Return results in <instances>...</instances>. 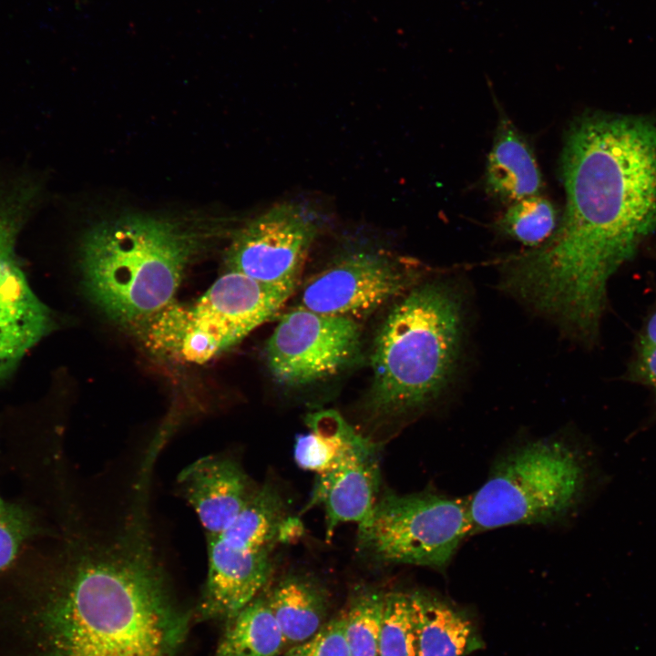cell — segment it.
<instances>
[{
    "mask_svg": "<svg viewBox=\"0 0 656 656\" xmlns=\"http://www.w3.org/2000/svg\"><path fill=\"white\" fill-rule=\"evenodd\" d=\"M305 423L309 432L295 437L293 458L300 468L315 475L328 471L366 438L334 410L308 414Z\"/></svg>",
    "mask_w": 656,
    "mask_h": 656,
    "instance_id": "18",
    "label": "cell"
},
{
    "mask_svg": "<svg viewBox=\"0 0 656 656\" xmlns=\"http://www.w3.org/2000/svg\"><path fill=\"white\" fill-rule=\"evenodd\" d=\"M200 241L196 232L164 219L136 215L102 222L81 244L86 291L116 322L147 325L173 303Z\"/></svg>",
    "mask_w": 656,
    "mask_h": 656,
    "instance_id": "4",
    "label": "cell"
},
{
    "mask_svg": "<svg viewBox=\"0 0 656 656\" xmlns=\"http://www.w3.org/2000/svg\"><path fill=\"white\" fill-rule=\"evenodd\" d=\"M43 196L35 175L20 174L0 184V343L30 350L54 328L50 309L34 293L15 245Z\"/></svg>",
    "mask_w": 656,
    "mask_h": 656,
    "instance_id": "10",
    "label": "cell"
},
{
    "mask_svg": "<svg viewBox=\"0 0 656 656\" xmlns=\"http://www.w3.org/2000/svg\"><path fill=\"white\" fill-rule=\"evenodd\" d=\"M378 449L379 445L367 437L328 471L315 475L301 514L323 506L327 541L339 525L350 522L358 526L371 515L381 484Z\"/></svg>",
    "mask_w": 656,
    "mask_h": 656,
    "instance_id": "13",
    "label": "cell"
},
{
    "mask_svg": "<svg viewBox=\"0 0 656 656\" xmlns=\"http://www.w3.org/2000/svg\"><path fill=\"white\" fill-rule=\"evenodd\" d=\"M419 656H465L483 643L467 615L443 599L414 591Z\"/></svg>",
    "mask_w": 656,
    "mask_h": 656,
    "instance_id": "17",
    "label": "cell"
},
{
    "mask_svg": "<svg viewBox=\"0 0 656 656\" xmlns=\"http://www.w3.org/2000/svg\"><path fill=\"white\" fill-rule=\"evenodd\" d=\"M466 334L465 293L452 280H424L403 295L373 345L364 404L371 425L408 420L443 398L458 374Z\"/></svg>",
    "mask_w": 656,
    "mask_h": 656,
    "instance_id": "3",
    "label": "cell"
},
{
    "mask_svg": "<svg viewBox=\"0 0 656 656\" xmlns=\"http://www.w3.org/2000/svg\"><path fill=\"white\" fill-rule=\"evenodd\" d=\"M28 351V349L19 345L0 343V383L15 371Z\"/></svg>",
    "mask_w": 656,
    "mask_h": 656,
    "instance_id": "26",
    "label": "cell"
},
{
    "mask_svg": "<svg viewBox=\"0 0 656 656\" xmlns=\"http://www.w3.org/2000/svg\"><path fill=\"white\" fill-rule=\"evenodd\" d=\"M559 222L555 206L540 194L509 204L497 227L502 234L534 249L550 239Z\"/></svg>",
    "mask_w": 656,
    "mask_h": 656,
    "instance_id": "20",
    "label": "cell"
},
{
    "mask_svg": "<svg viewBox=\"0 0 656 656\" xmlns=\"http://www.w3.org/2000/svg\"><path fill=\"white\" fill-rule=\"evenodd\" d=\"M286 641L261 593L229 620L216 656H279Z\"/></svg>",
    "mask_w": 656,
    "mask_h": 656,
    "instance_id": "19",
    "label": "cell"
},
{
    "mask_svg": "<svg viewBox=\"0 0 656 656\" xmlns=\"http://www.w3.org/2000/svg\"><path fill=\"white\" fill-rule=\"evenodd\" d=\"M565 211L544 244L502 263L503 291L569 337L595 343L611 276L656 229V125L576 120L561 154Z\"/></svg>",
    "mask_w": 656,
    "mask_h": 656,
    "instance_id": "1",
    "label": "cell"
},
{
    "mask_svg": "<svg viewBox=\"0 0 656 656\" xmlns=\"http://www.w3.org/2000/svg\"><path fill=\"white\" fill-rule=\"evenodd\" d=\"M40 533L34 512L0 495V571L8 568L30 539Z\"/></svg>",
    "mask_w": 656,
    "mask_h": 656,
    "instance_id": "24",
    "label": "cell"
},
{
    "mask_svg": "<svg viewBox=\"0 0 656 656\" xmlns=\"http://www.w3.org/2000/svg\"><path fill=\"white\" fill-rule=\"evenodd\" d=\"M627 379L641 384L651 393L650 416L639 432L656 425V302L645 316L637 334L634 350L627 369Z\"/></svg>",
    "mask_w": 656,
    "mask_h": 656,
    "instance_id": "23",
    "label": "cell"
},
{
    "mask_svg": "<svg viewBox=\"0 0 656 656\" xmlns=\"http://www.w3.org/2000/svg\"><path fill=\"white\" fill-rule=\"evenodd\" d=\"M149 495L112 514H76L51 559L45 656H175L190 613L178 604L155 545Z\"/></svg>",
    "mask_w": 656,
    "mask_h": 656,
    "instance_id": "2",
    "label": "cell"
},
{
    "mask_svg": "<svg viewBox=\"0 0 656 656\" xmlns=\"http://www.w3.org/2000/svg\"><path fill=\"white\" fill-rule=\"evenodd\" d=\"M417 263L381 251H354L336 259L303 285L300 305L311 311L364 319L424 281Z\"/></svg>",
    "mask_w": 656,
    "mask_h": 656,
    "instance_id": "9",
    "label": "cell"
},
{
    "mask_svg": "<svg viewBox=\"0 0 656 656\" xmlns=\"http://www.w3.org/2000/svg\"><path fill=\"white\" fill-rule=\"evenodd\" d=\"M378 656H419L418 622L413 592L385 591Z\"/></svg>",
    "mask_w": 656,
    "mask_h": 656,
    "instance_id": "21",
    "label": "cell"
},
{
    "mask_svg": "<svg viewBox=\"0 0 656 656\" xmlns=\"http://www.w3.org/2000/svg\"><path fill=\"white\" fill-rule=\"evenodd\" d=\"M385 591H360L343 613L351 656H378V644Z\"/></svg>",
    "mask_w": 656,
    "mask_h": 656,
    "instance_id": "22",
    "label": "cell"
},
{
    "mask_svg": "<svg viewBox=\"0 0 656 656\" xmlns=\"http://www.w3.org/2000/svg\"><path fill=\"white\" fill-rule=\"evenodd\" d=\"M597 451L581 438L550 436L510 446L467 498L472 532L568 523L607 485Z\"/></svg>",
    "mask_w": 656,
    "mask_h": 656,
    "instance_id": "5",
    "label": "cell"
},
{
    "mask_svg": "<svg viewBox=\"0 0 656 656\" xmlns=\"http://www.w3.org/2000/svg\"><path fill=\"white\" fill-rule=\"evenodd\" d=\"M303 526L289 514L277 486L258 487L241 513L218 535L206 538L208 573L199 613L204 619L235 616L268 584L277 546L299 539Z\"/></svg>",
    "mask_w": 656,
    "mask_h": 656,
    "instance_id": "6",
    "label": "cell"
},
{
    "mask_svg": "<svg viewBox=\"0 0 656 656\" xmlns=\"http://www.w3.org/2000/svg\"><path fill=\"white\" fill-rule=\"evenodd\" d=\"M285 656H351L343 615L325 622L311 638L288 650Z\"/></svg>",
    "mask_w": 656,
    "mask_h": 656,
    "instance_id": "25",
    "label": "cell"
},
{
    "mask_svg": "<svg viewBox=\"0 0 656 656\" xmlns=\"http://www.w3.org/2000/svg\"><path fill=\"white\" fill-rule=\"evenodd\" d=\"M266 598L287 645L305 641L325 623L327 592L309 573L291 571L283 575Z\"/></svg>",
    "mask_w": 656,
    "mask_h": 656,
    "instance_id": "16",
    "label": "cell"
},
{
    "mask_svg": "<svg viewBox=\"0 0 656 656\" xmlns=\"http://www.w3.org/2000/svg\"><path fill=\"white\" fill-rule=\"evenodd\" d=\"M298 284L268 283L235 271L218 278L185 313L192 327L221 351L270 320Z\"/></svg>",
    "mask_w": 656,
    "mask_h": 656,
    "instance_id": "12",
    "label": "cell"
},
{
    "mask_svg": "<svg viewBox=\"0 0 656 656\" xmlns=\"http://www.w3.org/2000/svg\"><path fill=\"white\" fill-rule=\"evenodd\" d=\"M361 350L359 322L299 305L281 316L265 356L279 384L301 386L343 372L356 363Z\"/></svg>",
    "mask_w": 656,
    "mask_h": 656,
    "instance_id": "8",
    "label": "cell"
},
{
    "mask_svg": "<svg viewBox=\"0 0 656 656\" xmlns=\"http://www.w3.org/2000/svg\"><path fill=\"white\" fill-rule=\"evenodd\" d=\"M316 234L315 221L301 206L277 204L234 233L227 267L268 283L299 284Z\"/></svg>",
    "mask_w": 656,
    "mask_h": 656,
    "instance_id": "11",
    "label": "cell"
},
{
    "mask_svg": "<svg viewBox=\"0 0 656 656\" xmlns=\"http://www.w3.org/2000/svg\"><path fill=\"white\" fill-rule=\"evenodd\" d=\"M177 486L198 516L206 538L228 528L258 488L240 463L226 454L197 459L179 473Z\"/></svg>",
    "mask_w": 656,
    "mask_h": 656,
    "instance_id": "14",
    "label": "cell"
},
{
    "mask_svg": "<svg viewBox=\"0 0 656 656\" xmlns=\"http://www.w3.org/2000/svg\"><path fill=\"white\" fill-rule=\"evenodd\" d=\"M485 185L491 197L508 205L540 195L544 188L530 145L505 114L499 117L488 153Z\"/></svg>",
    "mask_w": 656,
    "mask_h": 656,
    "instance_id": "15",
    "label": "cell"
},
{
    "mask_svg": "<svg viewBox=\"0 0 656 656\" xmlns=\"http://www.w3.org/2000/svg\"><path fill=\"white\" fill-rule=\"evenodd\" d=\"M473 534L467 499L434 489L385 491L357 526L356 551L376 566L413 565L444 571Z\"/></svg>",
    "mask_w": 656,
    "mask_h": 656,
    "instance_id": "7",
    "label": "cell"
}]
</instances>
